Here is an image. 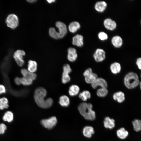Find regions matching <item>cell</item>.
I'll return each mask as SVG.
<instances>
[{
    "label": "cell",
    "mask_w": 141,
    "mask_h": 141,
    "mask_svg": "<svg viewBox=\"0 0 141 141\" xmlns=\"http://www.w3.org/2000/svg\"><path fill=\"white\" fill-rule=\"evenodd\" d=\"M97 77V74L93 72L91 74L84 77V80L87 83L91 84L95 81Z\"/></svg>",
    "instance_id": "obj_27"
},
{
    "label": "cell",
    "mask_w": 141,
    "mask_h": 141,
    "mask_svg": "<svg viewBox=\"0 0 141 141\" xmlns=\"http://www.w3.org/2000/svg\"><path fill=\"white\" fill-rule=\"evenodd\" d=\"M110 69L112 74L116 75L119 73L121 72V66L119 63L115 62L110 64Z\"/></svg>",
    "instance_id": "obj_16"
},
{
    "label": "cell",
    "mask_w": 141,
    "mask_h": 141,
    "mask_svg": "<svg viewBox=\"0 0 141 141\" xmlns=\"http://www.w3.org/2000/svg\"><path fill=\"white\" fill-rule=\"evenodd\" d=\"M25 55V52L23 50H17L13 54V57L17 65L20 67H22L25 63L24 56Z\"/></svg>",
    "instance_id": "obj_6"
},
{
    "label": "cell",
    "mask_w": 141,
    "mask_h": 141,
    "mask_svg": "<svg viewBox=\"0 0 141 141\" xmlns=\"http://www.w3.org/2000/svg\"><path fill=\"white\" fill-rule=\"evenodd\" d=\"M70 101L69 98L66 95H63L59 98V103L62 107H67L70 104Z\"/></svg>",
    "instance_id": "obj_23"
},
{
    "label": "cell",
    "mask_w": 141,
    "mask_h": 141,
    "mask_svg": "<svg viewBox=\"0 0 141 141\" xmlns=\"http://www.w3.org/2000/svg\"><path fill=\"white\" fill-rule=\"evenodd\" d=\"M67 58L68 60L71 62L75 61L77 58V54L76 49L73 48H69L68 49Z\"/></svg>",
    "instance_id": "obj_12"
},
{
    "label": "cell",
    "mask_w": 141,
    "mask_h": 141,
    "mask_svg": "<svg viewBox=\"0 0 141 141\" xmlns=\"http://www.w3.org/2000/svg\"><path fill=\"white\" fill-rule=\"evenodd\" d=\"M140 128L141 130V120H140Z\"/></svg>",
    "instance_id": "obj_42"
},
{
    "label": "cell",
    "mask_w": 141,
    "mask_h": 141,
    "mask_svg": "<svg viewBox=\"0 0 141 141\" xmlns=\"http://www.w3.org/2000/svg\"><path fill=\"white\" fill-rule=\"evenodd\" d=\"M21 84L27 86L31 85L33 82V81L27 78L22 77H21Z\"/></svg>",
    "instance_id": "obj_32"
},
{
    "label": "cell",
    "mask_w": 141,
    "mask_h": 141,
    "mask_svg": "<svg viewBox=\"0 0 141 141\" xmlns=\"http://www.w3.org/2000/svg\"><path fill=\"white\" fill-rule=\"evenodd\" d=\"M107 4L104 1H99L96 3L94 8L97 11L99 12H102L106 9Z\"/></svg>",
    "instance_id": "obj_18"
},
{
    "label": "cell",
    "mask_w": 141,
    "mask_h": 141,
    "mask_svg": "<svg viewBox=\"0 0 141 141\" xmlns=\"http://www.w3.org/2000/svg\"><path fill=\"white\" fill-rule=\"evenodd\" d=\"M28 63L27 70L30 72L34 73L37 69V62L35 61L30 60L28 61Z\"/></svg>",
    "instance_id": "obj_25"
},
{
    "label": "cell",
    "mask_w": 141,
    "mask_h": 141,
    "mask_svg": "<svg viewBox=\"0 0 141 141\" xmlns=\"http://www.w3.org/2000/svg\"><path fill=\"white\" fill-rule=\"evenodd\" d=\"M80 27V24L78 22L75 21L71 22L68 26L69 30L72 33L75 32Z\"/></svg>",
    "instance_id": "obj_28"
},
{
    "label": "cell",
    "mask_w": 141,
    "mask_h": 141,
    "mask_svg": "<svg viewBox=\"0 0 141 141\" xmlns=\"http://www.w3.org/2000/svg\"><path fill=\"white\" fill-rule=\"evenodd\" d=\"M113 99L119 103L123 102L125 100V95L122 91H119L115 92L113 95Z\"/></svg>",
    "instance_id": "obj_15"
},
{
    "label": "cell",
    "mask_w": 141,
    "mask_h": 141,
    "mask_svg": "<svg viewBox=\"0 0 141 141\" xmlns=\"http://www.w3.org/2000/svg\"><path fill=\"white\" fill-rule=\"evenodd\" d=\"M91 96L90 92L87 90H84L78 94L79 98L84 102L90 99Z\"/></svg>",
    "instance_id": "obj_24"
},
{
    "label": "cell",
    "mask_w": 141,
    "mask_h": 141,
    "mask_svg": "<svg viewBox=\"0 0 141 141\" xmlns=\"http://www.w3.org/2000/svg\"><path fill=\"white\" fill-rule=\"evenodd\" d=\"M14 81L15 84L17 85H20L21 84V77H15Z\"/></svg>",
    "instance_id": "obj_38"
},
{
    "label": "cell",
    "mask_w": 141,
    "mask_h": 141,
    "mask_svg": "<svg viewBox=\"0 0 141 141\" xmlns=\"http://www.w3.org/2000/svg\"><path fill=\"white\" fill-rule=\"evenodd\" d=\"M140 78H141V73L140 74Z\"/></svg>",
    "instance_id": "obj_43"
},
{
    "label": "cell",
    "mask_w": 141,
    "mask_h": 141,
    "mask_svg": "<svg viewBox=\"0 0 141 141\" xmlns=\"http://www.w3.org/2000/svg\"><path fill=\"white\" fill-rule=\"evenodd\" d=\"M92 105L90 103L85 102L81 103L78 107V109L81 115L86 119L94 120L96 118L95 112L92 110Z\"/></svg>",
    "instance_id": "obj_2"
},
{
    "label": "cell",
    "mask_w": 141,
    "mask_h": 141,
    "mask_svg": "<svg viewBox=\"0 0 141 141\" xmlns=\"http://www.w3.org/2000/svg\"><path fill=\"white\" fill-rule=\"evenodd\" d=\"M99 38L102 41H104L107 39L108 36L105 32L101 31L99 32L98 34Z\"/></svg>",
    "instance_id": "obj_33"
},
{
    "label": "cell",
    "mask_w": 141,
    "mask_h": 141,
    "mask_svg": "<svg viewBox=\"0 0 141 141\" xmlns=\"http://www.w3.org/2000/svg\"><path fill=\"white\" fill-rule=\"evenodd\" d=\"M63 71L62 74V82L63 84L69 82L70 80V77L69 75L72 71V69L69 64H66L63 66Z\"/></svg>",
    "instance_id": "obj_8"
},
{
    "label": "cell",
    "mask_w": 141,
    "mask_h": 141,
    "mask_svg": "<svg viewBox=\"0 0 141 141\" xmlns=\"http://www.w3.org/2000/svg\"><path fill=\"white\" fill-rule=\"evenodd\" d=\"M9 100L5 97H0V110H3L9 107Z\"/></svg>",
    "instance_id": "obj_26"
},
{
    "label": "cell",
    "mask_w": 141,
    "mask_h": 141,
    "mask_svg": "<svg viewBox=\"0 0 141 141\" xmlns=\"http://www.w3.org/2000/svg\"><path fill=\"white\" fill-rule=\"evenodd\" d=\"M138 86H139V88L141 90V80L140 81Z\"/></svg>",
    "instance_id": "obj_41"
},
{
    "label": "cell",
    "mask_w": 141,
    "mask_h": 141,
    "mask_svg": "<svg viewBox=\"0 0 141 141\" xmlns=\"http://www.w3.org/2000/svg\"><path fill=\"white\" fill-rule=\"evenodd\" d=\"M7 129V126L5 124L3 123H0V135L4 134Z\"/></svg>",
    "instance_id": "obj_34"
},
{
    "label": "cell",
    "mask_w": 141,
    "mask_h": 141,
    "mask_svg": "<svg viewBox=\"0 0 141 141\" xmlns=\"http://www.w3.org/2000/svg\"><path fill=\"white\" fill-rule=\"evenodd\" d=\"M3 121L8 123L12 122L14 119V114L11 111L8 110L5 112L2 117Z\"/></svg>",
    "instance_id": "obj_19"
},
{
    "label": "cell",
    "mask_w": 141,
    "mask_h": 141,
    "mask_svg": "<svg viewBox=\"0 0 141 141\" xmlns=\"http://www.w3.org/2000/svg\"><path fill=\"white\" fill-rule=\"evenodd\" d=\"M57 120L55 116H52L49 118L42 120L41 121L42 125L48 129L53 128L56 125Z\"/></svg>",
    "instance_id": "obj_7"
},
{
    "label": "cell",
    "mask_w": 141,
    "mask_h": 141,
    "mask_svg": "<svg viewBox=\"0 0 141 141\" xmlns=\"http://www.w3.org/2000/svg\"><path fill=\"white\" fill-rule=\"evenodd\" d=\"M80 89L79 87L76 85H71L69 87V93L71 96L77 95L79 93Z\"/></svg>",
    "instance_id": "obj_22"
},
{
    "label": "cell",
    "mask_w": 141,
    "mask_h": 141,
    "mask_svg": "<svg viewBox=\"0 0 141 141\" xmlns=\"http://www.w3.org/2000/svg\"><path fill=\"white\" fill-rule=\"evenodd\" d=\"M55 1V0H47L48 2L49 3H51L52 2H54Z\"/></svg>",
    "instance_id": "obj_40"
},
{
    "label": "cell",
    "mask_w": 141,
    "mask_h": 141,
    "mask_svg": "<svg viewBox=\"0 0 141 141\" xmlns=\"http://www.w3.org/2000/svg\"><path fill=\"white\" fill-rule=\"evenodd\" d=\"M94 133L93 128L90 126H86L84 127L83 130V135L85 137L90 138Z\"/></svg>",
    "instance_id": "obj_21"
},
{
    "label": "cell",
    "mask_w": 141,
    "mask_h": 141,
    "mask_svg": "<svg viewBox=\"0 0 141 141\" xmlns=\"http://www.w3.org/2000/svg\"><path fill=\"white\" fill-rule=\"evenodd\" d=\"M136 64L138 69L141 70V57L138 58L136 59Z\"/></svg>",
    "instance_id": "obj_37"
},
{
    "label": "cell",
    "mask_w": 141,
    "mask_h": 141,
    "mask_svg": "<svg viewBox=\"0 0 141 141\" xmlns=\"http://www.w3.org/2000/svg\"><path fill=\"white\" fill-rule=\"evenodd\" d=\"M83 37L80 34H78L72 38V43L73 45L78 47L82 46L83 44Z\"/></svg>",
    "instance_id": "obj_13"
},
{
    "label": "cell",
    "mask_w": 141,
    "mask_h": 141,
    "mask_svg": "<svg viewBox=\"0 0 141 141\" xmlns=\"http://www.w3.org/2000/svg\"><path fill=\"white\" fill-rule=\"evenodd\" d=\"M106 53L102 49L98 48L95 51L93 54V57L95 61L97 62H102L106 58Z\"/></svg>",
    "instance_id": "obj_9"
},
{
    "label": "cell",
    "mask_w": 141,
    "mask_h": 141,
    "mask_svg": "<svg viewBox=\"0 0 141 141\" xmlns=\"http://www.w3.org/2000/svg\"><path fill=\"white\" fill-rule=\"evenodd\" d=\"M7 92V89L4 85L0 84V95L5 94Z\"/></svg>",
    "instance_id": "obj_36"
},
{
    "label": "cell",
    "mask_w": 141,
    "mask_h": 141,
    "mask_svg": "<svg viewBox=\"0 0 141 141\" xmlns=\"http://www.w3.org/2000/svg\"><path fill=\"white\" fill-rule=\"evenodd\" d=\"M93 72L92 69L90 68H89L86 69L84 71L83 73V75L85 77L91 74Z\"/></svg>",
    "instance_id": "obj_35"
},
{
    "label": "cell",
    "mask_w": 141,
    "mask_h": 141,
    "mask_svg": "<svg viewBox=\"0 0 141 141\" xmlns=\"http://www.w3.org/2000/svg\"><path fill=\"white\" fill-rule=\"evenodd\" d=\"M56 26L58 28L59 31L57 32L53 27L50 28L49 30V34L52 38L58 39L63 38L67 34V30L66 25L62 22L57 21Z\"/></svg>",
    "instance_id": "obj_4"
},
{
    "label": "cell",
    "mask_w": 141,
    "mask_h": 141,
    "mask_svg": "<svg viewBox=\"0 0 141 141\" xmlns=\"http://www.w3.org/2000/svg\"><path fill=\"white\" fill-rule=\"evenodd\" d=\"M140 120L138 119H135L132 122V124L134 130L138 132L141 130L140 123Z\"/></svg>",
    "instance_id": "obj_31"
},
{
    "label": "cell",
    "mask_w": 141,
    "mask_h": 141,
    "mask_svg": "<svg viewBox=\"0 0 141 141\" xmlns=\"http://www.w3.org/2000/svg\"><path fill=\"white\" fill-rule=\"evenodd\" d=\"M108 90L107 88L99 87L98 89L96 92L97 96L101 98L106 97L108 94Z\"/></svg>",
    "instance_id": "obj_30"
},
{
    "label": "cell",
    "mask_w": 141,
    "mask_h": 141,
    "mask_svg": "<svg viewBox=\"0 0 141 141\" xmlns=\"http://www.w3.org/2000/svg\"><path fill=\"white\" fill-rule=\"evenodd\" d=\"M46 90L42 87H39L35 90L34 95L35 101L39 107L43 108H47L51 107L53 104L52 99L50 98L45 99L47 95Z\"/></svg>",
    "instance_id": "obj_1"
},
{
    "label": "cell",
    "mask_w": 141,
    "mask_h": 141,
    "mask_svg": "<svg viewBox=\"0 0 141 141\" xmlns=\"http://www.w3.org/2000/svg\"></svg>",
    "instance_id": "obj_44"
},
{
    "label": "cell",
    "mask_w": 141,
    "mask_h": 141,
    "mask_svg": "<svg viewBox=\"0 0 141 141\" xmlns=\"http://www.w3.org/2000/svg\"><path fill=\"white\" fill-rule=\"evenodd\" d=\"M137 74L133 71L127 73L123 79L124 84L127 89H134L139 86L140 82Z\"/></svg>",
    "instance_id": "obj_3"
},
{
    "label": "cell",
    "mask_w": 141,
    "mask_h": 141,
    "mask_svg": "<svg viewBox=\"0 0 141 141\" xmlns=\"http://www.w3.org/2000/svg\"><path fill=\"white\" fill-rule=\"evenodd\" d=\"M104 125L106 128L112 129L115 126V121L114 119L108 117H106L103 121Z\"/></svg>",
    "instance_id": "obj_20"
},
{
    "label": "cell",
    "mask_w": 141,
    "mask_h": 141,
    "mask_svg": "<svg viewBox=\"0 0 141 141\" xmlns=\"http://www.w3.org/2000/svg\"><path fill=\"white\" fill-rule=\"evenodd\" d=\"M93 89H96L98 87L107 88L108 84L104 79L101 77H97L95 81L91 84Z\"/></svg>",
    "instance_id": "obj_10"
},
{
    "label": "cell",
    "mask_w": 141,
    "mask_h": 141,
    "mask_svg": "<svg viewBox=\"0 0 141 141\" xmlns=\"http://www.w3.org/2000/svg\"><path fill=\"white\" fill-rule=\"evenodd\" d=\"M20 72L22 77L28 78L33 81L36 78L37 75L35 73L30 72L27 69L22 68L21 69Z\"/></svg>",
    "instance_id": "obj_14"
},
{
    "label": "cell",
    "mask_w": 141,
    "mask_h": 141,
    "mask_svg": "<svg viewBox=\"0 0 141 141\" xmlns=\"http://www.w3.org/2000/svg\"><path fill=\"white\" fill-rule=\"evenodd\" d=\"M111 42L113 45L116 48H119L121 47L123 43L122 38L118 35L114 36L112 38Z\"/></svg>",
    "instance_id": "obj_17"
},
{
    "label": "cell",
    "mask_w": 141,
    "mask_h": 141,
    "mask_svg": "<svg viewBox=\"0 0 141 141\" xmlns=\"http://www.w3.org/2000/svg\"><path fill=\"white\" fill-rule=\"evenodd\" d=\"M5 23L8 27L12 29H15L19 24V20L18 16L14 14H9L6 19Z\"/></svg>",
    "instance_id": "obj_5"
},
{
    "label": "cell",
    "mask_w": 141,
    "mask_h": 141,
    "mask_svg": "<svg viewBox=\"0 0 141 141\" xmlns=\"http://www.w3.org/2000/svg\"><path fill=\"white\" fill-rule=\"evenodd\" d=\"M37 1L36 0H27V1L30 3H33Z\"/></svg>",
    "instance_id": "obj_39"
},
{
    "label": "cell",
    "mask_w": 141,
    "mask_h": 141,
    "mask_svg": "<svg viewBox=\"0 0 141 141\" xmlns=\"http://www.w3.org/2000/svg\"><path fill=\"white\" fill-rule=\"evenodd\" d=\"M116 133L118 138L121 139H125L128 135V131L124 128L118 129L116 132Z\"/></svg>",
    "instance_id": "obj_29"
},
{
    "label": "cell",
    "mask_w": 141,
    "mask_h": 141,
    "mask_svg": "<svg viewBox=\"0 0 141 141\" xmlns=\"http://www.w3.org/2000/svg\"><path fill=\"white\" fill-rule=\"evenodd\" d=\"M103 24L107 29L110 30H115L117 27L116 22L110 18L106 19L104 21Z\"/></svg>",
    "instance_id": "obj_11"
}]
</instances>
